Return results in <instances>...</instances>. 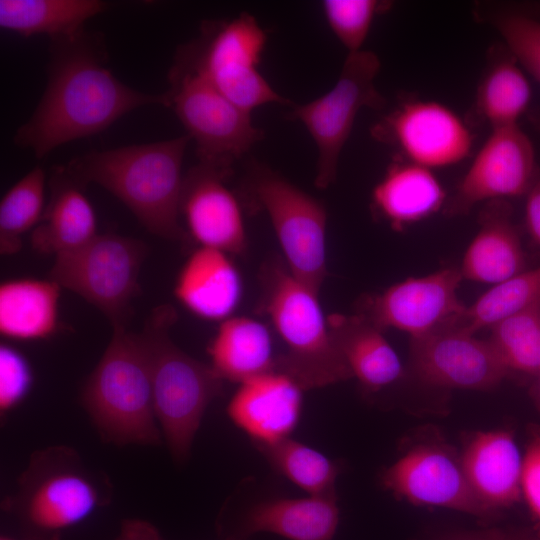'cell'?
<instances>
[{
    "label": "cell",
    "instance_id": "obj_1",
    "mask_svg": "<svg viewBox=\"0 0 540 540\" xmlns=\"http://www.w3.org/2000/svg\"><path fill=\"white\" fill-rule=\"evenodd\" d=\"M103 37L81 30L51 39L48 82L35 111L13 141L37 159L55 148L102 132L128 112L165 106L163 94L135 90L106 67Z\"/></svg>",
    "mask_w": 540,
    "mask_h": 540
},
{
    "label": "cell",
    "instance_id": "obj_2",
    "mask_svg": "<svg viewBox=\"0 0 540 540\" xmlns=\"http://www.w3.org/2000/svg\"><path fill=\"white\" fill-rule=\"evenodd\" d=\"M188 135L146 144L94 150L64 166L81 186L95 183L117 197L152 234L185 241L180 224L182 165Z\"/></svg>",
    "mask_w": 540,
    "mask_h": 540
},
{
    "label": "cell",
    "instance_id": "obj_3",
    "mask_svg": "<svg viewBox=\"0 0 540 540\" xmlns=\"http://www.w3.org/2000/svg\"><path fill=\"white\" fill-rule=\"evenodd\" d=\"M112 493L105 474L86 465L73 448L55 445L30 456L5 510L22 540H61L65 531L108 505Z\"/></svg>",
    "mask_w": 540,
    "mask_h": 540
},
{
    "label": "cell",
    "instance_id": "obj_4",
    "mask_svg": "<svg viewBox=\"0 0 540 540\" xmlns=\"http://www.w3.org/2000/svg\"><path fill=\"white\" fill-rule=\"evenodd\" d=\"M259 278L257 311L268 317L284 344L275 370L304 391L352 378L323 314L319 293L298 280L279 256L264 262Z\"/></svg>",
    "mask_w": 540,
    "mask_h": 540
},
{
    "label": "cell",
    "instance_id": "obj_5",
    "mask_svg": "<svg viewBox=\"0 0 540 540\" xmlns=\"http://www.w3.org/2000/svg\"><path fill=\"white\" fill-rule=\"evenodd\" d=\"M81 403L103 441L117 446L161 444L149 360L140 333L113 328L107 348L82 388Z\"/></svg>",
    "mask_w": 540,
    "mask_h": 540
},
{
    "label": "cell",
    "instance_id": "obj_6",
    "mask_svg": "<svg viewBox=\"0 0 540 540\" xmlns=\"http://www.w3.org/2000/svg\"><path fill=\"white\" fill-rule=\"evenodd\" d=\"M176 320L171 305H160L140 334L149 360L155 416L172 458L182 463L190 455L207 407L223 391V380L210 364L172 341L169 331Z\"/></svg>",
    "mask_w": 540,
    "mask_h": 540
},
{
    "label": "cell",
    "instance_id": "obj_7",
    "mask_svg": "<svg viewBox=\"0 0 540 540\" xmlns=\"http://www.w3.org/2000/svg\"><path fill=\"white\" fill-rule=\"evenodd\" d=\"M267 33L248 13L205 21L200 35L183 44L175 58L198 72L214 88L245 112L265 104L292 105L259 72Z\"/></svg>",
    "mask_w": 540,
    "mask_h": 540
},
{
    "label": "cell",
    "instance_id": "obj_8",
    "mask_svg": "<svg viewBox=\"0 0 540 540\" xmlns=\"http://www.w3.org/2000/svg\"><path fill=\"white\" fill-rule=\"evenodd\" d=\"M168 80L165 107L172 109L194 140L199 163L232 171L234 162L263 139L250 113L184 62L174 58Z\"/></svg>",
    "mask_w": 540,
    "mask_h": 540
},
{
    "label": "cell",
    "instance_id": "obj_9",
    "mask_svg": "<svg viewBox=\"0 0 540 540\" xmlns=\"http://www.w3.org/2000/svg\"><path fill=\"white\" fill-rule=\"evenodd\" d=\"M147 245L118 234H97L79 248L55 256L49 278L100 310L113 328L127 327Z\"/></svg>",
    "mask_w": 540,
    "mask_h": 540
},
{
    "label": "cell",
    "instance_id": "obj_10",
    "mask_svg": "<svg viewBox=\"0 0 540 540\" xmlns=\"http://www.w3.org/2000/svg\"><path fill=\"white\" fill-rule=\"evenodd\" d=\"M247 181L271 221L286 266L319 293L327 277L324 204L259 162L250 163Z\"/></svg>",
    "mask_w": 540,
    "mask_h": 540
},
{
    "label": "cell",
    "instance_id": "obj_11",
    "mask_svg": "<svg viewBox=\"0 0 540 540\" xmlns=\"http://www.w3.org/2000/svg\"><path fill=\"white\" fill-rule=\"evenodd\" d=\"M379 57L369 50L349 52L334 87L289 114L307 129L317 147L315 185L326 189L336 179L341 152L363 108L382 109L386 99L375 85Z\"/></svg>",
    "mask_w": 540,
    "mask_h": 540
},
{
    "label": "cell",
    "instance_id": "obj_12",
    "mask_svg": "<svg viewBox=\"0 0 540 540\" xmlns=\"http://www.w3.org/2000/svg\"><path fill=\"white\" fill-rule=\"evenodd\" d=\"M371 134L398 157L431 170L463 161L474 143L471 129L455 111L418 98L400 101L373 125Z\"/></svg>",
    "mask_w": 540,
    "mask_h": 540
},
{
    "label": "cell",
    "instance_id": "obj_13",
    "mask_svg": "<svg viewBox=\"0 0 540 540\" xmlns=\"http://www.w3.org/2000/svg\"><path fill=\"white\" fill-rule=\"evenodd\" d=\"M538 173L534 146L519 124L493 128L444 212L464 215L482 202L526 195Z\"/></svg>",
    "mask_w": 540,
    "mask_h": 540
},
{
    "label": "cell",
    "instance_id": "obj_14",
    "mask_svg": "<svg viewBox=\"0 0 540 540\" xmlns=\"http://www.w3.org/2000/svg\"><path fill=\"white\" fill-rule=\"evenodd\" d=\"M409 364L419 381L441 388L488 390L509 374L488 340L454 321L410 339Z\"/></svg>",
    "mask_w": 540,
    "mask_h": 540
},
{
    "label": "cell",
    "instance_id": "obj_15",
    "mask_svg": "<svg viewBox=\"0 0 540 540\" xmlns=\"http://www.w3.org/2000/svg\"><path fill=\"white\" fill-rule=\"evenodd\" d=\"M463 280L459 269L445 268L432 274L407 278L380 294L366 297L357 313L383 331L394 328L410 339L424 336L455 321L466 306L458 298Z\"/></svg>",
    "mask_w": 540,
    "mask_h": 540
},
{
    "label": "cell",
    "instance_id": "obj_16",
    "mask_svg": "<svg viewBox=\"0 0 540 540\" xmlns=\"http://www.w3.org/2000/svg\"><path fill=\"white\" fill-rule=\"evenodd\" d=\"M382 483L414 505L444 507L481 518L493 515L474 496L460 455L446 445L413 447L384 471Z\"/></svg>",
    "mask_w": 540,
    "mask_h": 540
},
{
    "label": "cell",
    "instance_id": "obj_17",
    "mask_svg": "<svg viewBox=\"0 0 540 540\" xmlns=\"http://www.w3.org/2000/svg\"><path fill=\"white\" fill-rule=\"evenodd\" d=\"M231 174L199 162L193 166L183 178L180 215L200 247L241 254L247 236L240 203L225 184Z\"/></svg>",
    "mask_w": 540,
    "mask_h": 540
},
{
    "label": "cell",
    "instance_id": "obj_18",
    "mask_svg": "<svg viewBox=\"0 0 540 540\" xmlns=\"http://www.w3.org/2000/svg\"><path fill=\"white\" fill-rule=\"evenodd\" d=\"M303 391L291 377L274 370L240 383L227 413L255 446L272 444L290 437L296 427Z\"/></svg>",
    "mask_w": 540,
    "mask_h": 540
},
{
    "label": "cell",
    "instance_id": "obj_19",
    "mask_svg": "<svg viewBox=\"0 0 540 540\" xmlns=\"http://www.w3.org/2000/svg\"><path fill=\"white\" fill-rule=\"evenodd\" d=\"M460 458L474 496L490 513L511 507L522 498L523 455L510 430L477 432Z\"/></svg>",
    "mask_w": 540,
    "mask_h": 540
},
{
    "label": "cell",
    "instance_id": "obj_20",
    "mask_svg": "<svg viewBox=\"0 0 540 540\" xmlns=\"http://www.w3.org/2000/svg\"><path fill=\"white\" fill-rule=\"evenodd\" d=\"M478 221L459 268L462 278L494 286L524 271L525 253L507 200L485 203Z\"/></svg>",
    "mask_w": 540,
    "mask_h": 540
},
{
    "label": "cell",
    "instance_id": "obj_21",
    "mask_svg": "<svg viewBox=\"0 0 540 540\" xmlns=\"http://www.w3.org/2000/svg\"><path fill=\"white\" fill-rule=\"evenodd\" d=\"M339 523L336 494L276 498L254 505L229 535L246 540L258 532L289 540H332Z\"/></svg>",
    "mask_w": 540,
    "mask_h": 540
},
{
    "label": "cell",
    "instance_id": "obj_22",
    "mask_svg": "<svg viewBox=\"0 0 540 540\" xmlns=\"http://www.w3.org/2000/svg\"><path fill=\"white\" fill-rule=\"evenodd\" d=\"M241 293L240 275L228 254L200 246L183 264L174 286V295L184 307L214 321L231 317Z\"/></svg>",
    "mask_w": 540,
    "mask_h": 540
},
{
    "label": "cell",
    "instance_id": "obj_23",
    "mask_svg": "<svg viewBox=\"0 0 540 540\" xmlns=\"http://www.w3.org/2000/svg\"><path fill=\"white\" fill-rule=\"evenodd\" d=\"M50 199L38 225L32 230V248L58 255L81 247L97 235L94 209L64 166H56L50 178Z\"/></svg>",
    "mask_w": 540,
    "mask_h": 540
},
{
    "label": "cell",
    "instance_id": "obj_24",
    "mask_svg": "<svg viewBox=\"0 0 540 540\" xmlns=\"http://www.w3.org/2000/svg\"><path fill=\"white\" fill-rule=\"evenodd\" d=\"M328 326L351 373L364 390L378 392L404 374L400 358L383 330L360 313L331 314Z\"/></svg>",
    "mask_w": 540,
    "mask_h": 540
},
{
    "label": "cell",
    "instance_id": "obj_25",
    "mask_svg": "<svg viewBox=\"0 0 540 540\" xmlns=\"http://www.w3.org/2000/svg\"><path fill=\"white\" fill-rule=\"evenodd\" d=\"M447 202L446 192L431 169L396 157L372 191V204L395 229L422 221Z\"/></svg>",
    "mask_w": 540,
    "mask_h": 540
},
{
    "label": "cell",
    "instance_id": "obj_26",
    "mask_svg": "<svg viewBox=\"0 0 540 540\" xmlns=\"http://www.w3.org/2000/svg\"><path fill=\"white\" fill-rule=\"evenodd\" d=\"M208 354L210 366L223 381L240 384L276 369L270 332L250 317L231 316L221 321Z\"/></svg>",
    "mask_w": 540,
    "mask_h": 540
},
{
    "label": "cell",
    "instance_id": "obj_27",
    "mask_svg": "<svg viewBox=\"0 0 540 540\" xmlns=\"http://www.w3.org/2000/svg\"><path fill=\"white\" fill-rule=\"evenodd\" d=\"M60 291L50 278H17L1 283V335L19 341L51 337L58 329Z\"/></svg>",
    "mask_w": 540,
    "mask_h": 540
},
{
    "label": "cell",
    "instance_id": "obj_28",
    "mask_svg": "<svg viewBox=\"0 0 540 540\" xmlns=\"http://www.w3.org/2000/svg\"><path fill=\"white\" fill-rule=\"evenodd\" d=\"M531 95L524 70L504 47L492 52L477 87L474 110L491 129L515 125L529 111Z\"/></svg>",
    "mask_w": 540,
    "mask_h": 540
},
{
    "label": "cell",
    "instance_id": "obj_29",
    "mask_svg": "<svg viewBox=\"0 0 540 540\" xmlns=\"http://www.w3.org/2000/svg\"><path fill=\"white\" fill-rule=\"evenodd\" d=\"M106 7L99 0H1L0 26L24 37L46 34L54 39L81 30Z\"/></svg>",
    "mask_w": 540,
    "mask_h": 540
},
{
    "label": "cell",
    "instance_id": "obj_30",
    "mask_svg": "<svg viewBox=\"0 0 540 540\" xmlns=\"http://www.w3.org/2000/svg\"><path fill=\"white\" fill-rule=\"evenodd\" d=\"M255 447L278 473L309 495L336 494L340 467L321 452L290 437Z\"/></svg>",
    "mask_w": 540,
    "mask_h": 540
},
{
    "label": "cell",
    "instance_id": "obj_31",
    "mask_svg": "<svg viewBox=\"0 0 540 540\" xmlns=\"http://www.w3.org/2000/svg\"><path fill=\"white\" fill-rule=\"evenodd\" d=\"M540 303V265L492 286L454 323L475 334L497 321Z\"/></svg>",
    "mask_w": 540,
    "mask_h": 540
},
{
    "label": "cell",
    "instance_id": "obj_32",
    "mask_svg": "<svg viewBox=\"0 0 540 540\" xmlns=\"http://www.w3.org/2000/svg\"><path fill=\"white\" fill-rule=\"evenodd\" d=\"M45 211V172L34 167L18 180L0 202V253L20 251L22 236L34 229Z\"/></svg>",
    "mask_w": 540,
    "mask_h": 540
},
{
    "label": "cell",
    "instance_id": "obj_33",
    "mask_svg": "<svg viewBox=\"0 0 540 540\" xmlns=\"http://www.w3.org/2000/svg\"><path fill=\"white\" fill-rule=\"evenodd\" d=\"M487 339L508 373L540 371V303L507 316L491 327Z\"/></svg>",
    "mask_w": 540,
    "mask_h": 540
},
{
    "label": "cell",
    "instance_id": "obj_34",
    "mask_svg": "<svg viewBox=\"0 0 540 540\" xmlns=\"http://www.w3.org/2000/svg\"><path fill=\"white\" fill-rule=\"evenodd\" d=\"M478 19L492 26L521 68L540 83V18L506 6L480 5Z\"/></svg>",
    "mask_w": 540,
    "mask_h": 540
},
{
    "label": "cell",
    "instance_id": "obj_35",
    "mask_svg": "<svg viewBox=\"0 0 540 540\" xmlns=\"http://www.w3.org/2000/svg\"><path fill=\"white\" fill-rule=\"evenodd\" d=\"M321 5L330 29L349 53L362 50L375 17L388 11L392 3L379 0H325Z\"/></svg>",
    "mask_w": 540,
    "mask_h": 540
},
{
    "label": "cell",
    "instance_id": "obj_36",
    "mask_svg": "<svg viewBox=\"0 0 540 540\" xmlns=\"http://www.w3.org/2000/svg\"><path fill=\"white\" fill-rule=\"evenodd\" d=\"M33 382L28 360L8 344L0 346V410L6 413L27 396Z\"/></svg>",
    "mask_w": 540,
    "mask_h": 540
},
{
    "label": "cell",
    "instance_id": "obj_37",
    "mask_svg": "<svg viewBox=\"0 0 540 540\" xmlns=\"http://www.w3.org/2000/svg\"><path fill=\"white\" fill-rule=\"evenodd\" d=\"M521 497L540 532V429L533 426L523 454Z\"/></svg>",
    "mask_w": 540,
    "mask_h": 540
},
{
    "label": "cell",
    "instance_id": "obj_38",
    "mask_svg": "<svg viewBox=\"0 0 540 540\" xmlns=\"http://www.w3.org/2000/svg\"><path fill=\"white\" fill-rule=\"evenodd\" d=\"M525 196L526 229L534 244L540 249V172Z\"/></svg>",
    "mask_w": 540,
    "mask_h": 540
},
{
    "label": "cell",
    "instance_id": "obj_39",
    "mask_svg": "<svg viewBox=\"0 0 540 540\" xmlns=\"http://www.w3.org/2000/svg\"><path fill=\"white\" fill-rule=\"evenodd\" d=\"M114 540H164L158 529L142 519H125Z\"/></svg>",
    "mask_w": 540,
    "mask_h": 540
},
{
    "label": "cell",
    "instance_id": "obj_40",
    "mask_svg": "<svg viewBox=\"0 0 540 540\" xmlns=\"http://www.w3.org/2000/svg\"><path fill=\"white\" fill-rule=\"evenodd\" d=\"M496 540H540V532L534 534L528 531L496 528Z\"/></svg>",
    "mask_w": 540,
    "mask_h": 540
},
{
    "label": "cell",
    "instance_id": "obj_41",
    "mask_svg": "<svg viewBox=\"0 0 540 540\" xmlns=\"http://www.w3.org/2000/svg\"><path fill=\"white\" fill-rule=\"evenodd\" d=\"M444 540H496V528L476 532L460 533L449 536Z\"/></svg>",
    "mask_w": 540,
    "mask_h": 540
},
{
    "label": "cell",
    "instance_id": "obj_42",
    "mask_svg": "<svg viewBox=\"0 0 540 540\" xmlns=\"http://www.w3.org/2000/svg\"><path fill=\"white\" fill-rule=\"evenodd\" d=\"M527 119L531 126L540 134V108L529 109Z\"/></svg>",
    "mask_w": 540,
    "mask_h": 540
},
{
    "label": "cell",
    "instance_id": "obj_43",
    "mask_svg": "<svg viewBox=\"0 0 540 540\" xmlns=\"http://www.w3.org/2000/svg\"><path fill=\"white\" fill-rule=\"evenodd\" d=\"M537 376H538L537 391H538V396L540 399V371L538 372Z\"/></svg>",
    "mask_w": 540,
    "mask_h": 540
},
{
    "label": "cell",
    "instance_id": "obj_44",
    "mask_svg": "<svg viewBox=\"0 0 540 540\" xmlns=\"http://www.w3.org/2000/svg\"><path fill=\"white\" fill-rule=\"evenodd\" d=\"M223 540H236V539L230 536H226Z\"/></svg>",
    "mask_w": 540,
    "mask_h": 540
},
{
    "label": "cell",
    "instance_id": "obj_45",
    "mask_svg": "<svg viewBox=\"0 0 540 540\" xmlns=\"http://www.w3.org/2000/svg\"><path fill=\"white\" fill-rule=\"evenodd\" d=\"M0 540H14V539H11V538H9V537H1Z\"/></svg>",
    "mask_w": 540,
    "mask_h": 540
}]
</instances>
